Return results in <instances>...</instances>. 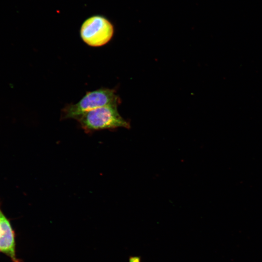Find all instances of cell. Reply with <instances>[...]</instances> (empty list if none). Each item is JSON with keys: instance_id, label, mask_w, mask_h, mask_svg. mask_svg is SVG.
<instances>
[{"instance_id": "8992f818", "label": "cell", "mask_w": 262, "mask_h": 262, "mask_svg": "<svg viewBox=\"0 0 262 262\" xmlns=\"http://www.w3.org/2000/svg\"><path fill=\"white\" fill-rule=\"evenodd\" d=\"M0 252H1V251H0Z\"/></svg>"}, {"instance_id": "6da1fadb", "label": "cell", "mask_w": 262, "mask_h": 262, "mask_svg": "<svg viewBox=\"0 0 262 262\" xmlns=\"http://www.w3.org/2000/svg\"><path fill=\"white\" fill-rule=\"evenodd\" d=\"M117 106L108 105L98 108L82 114L76 120L86 133L118 128L129 129V122L120 115Z\"/></svg>"}, {"instance_id": "5b68a950", "label": "cell", "mask_w": 262, "mask_h": 262, "mask_svg": "<svg viewBox=\"0 0 262 262\" xmlns=\"http://www.w3.org/2000/svg\"><path fill=\"white\" fill-rule=\"evenodd\" d=\"M129 262H142L140 256H130L129 258Z\"/></svg>"}, {"instance_id": "3957f363", "label": "cell", "mask_w": 262, "mask_h": 262, "mask_svg": "<svg viewBox=\"0 0 262 262\" xmlns=\"http://www.w3.org/2000/svg\"><path fill=\"white\" fill-rule=\"evenodd\" d=\"M114 33L112 23L105 16L97 15L86 18L82 23L80 34L87 45L98 47L107 44Z\"/></svg>"}, {"instance_id": "277c9868", "label": "cell", "mask_w": 262, "mask_h": 262, "mask_svg": "<svg viewBox=\"0 0 262 262\" xmlns=\"http://www.w3.org/2000/svg\"><path fill=\"white\" fill-rule=\"evenodd\" d=\"M0 248L12 262H21L16 253L15 232L0 208Z\"/></svg>"}, {"instance_id": "7a4b0ae2", "label": "cell", "mask_w": 262, "mask_h": 262, "mask_svg": "<svg viewBox=\"0 0 262 262\" xmlns=\"http://www.w3.org/2000/svg\"><path fill=\"white\" fill-rule=\"evenodd\" d=\"M121 102L115 89L102 87L87 92L76 103L67 104L61 111V119H76L89 111L108 105H117Z\"/></svg>"}]
</instances>
